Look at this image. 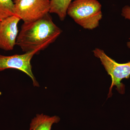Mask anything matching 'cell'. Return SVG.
I'll return each mask as SVG.
<instances>
[{"label":"cell","mask_w":130,"mask_h":130,"mask_svg":"<svg viewBox=\"0 0 130 130\" xmlns=\"http://www.w3.org/2000/svg\"><path fill=\"white\" fill-rule=\"evenodd\" d=\"M67 14L84 29L93 30L102 19V5L98 0H74L68 8Z\"/></svg>","instance_id":"cell-2"},{"label":"cell","mask_w":130,"mask_h":130,"mask_svg":"<svg viewBox=\"0 0 130 130\" xmlns=\"http://www.w3.org/2000/svg\"><path fill=\"white\" fill-rule=\"evenodd\" d=\"M1 20H0V23H1Z\"/></svg>","instance_id":"cell-12"},{"label":"cell","mask_w":130,"mask_h":130,"mask_svg":"<svg viewBox=\"0 0 130 130\" xmlns=\"http://www.w3.org/2000/svg\"><path fill=\"white\" fill-rule=\"evenodd\" d=\"M21 20L16 15L3 20L0 23V49L11 51L16 45L19 35L18 24Z\"/></svg>","instance_id":"cell-6"},{"label":"cell","mask_w":130,"mask_h":130,"mask_svg":"<svg viewBox=\"0 0 130 130\" xmlns=\"http://www.w3.org/2000/svg\"><path fill=\"white\" fill-rule=\"evenodd\" d=\"M43 49V48H39L22 54L11 56L0 54V71L8 69L19 70L30 77L32 80L33 86L39 87V84L32 73L31 61L35 54Z\"/></svg>","instance_id":"cell-5"},{"label":"cell","mask_w":130,"mask_h":130,"mask_svg":"<svg viewBox=\"0 0 130 130\" xmlns=\"http://www.w3.org/2000/svg\"><path fill=\"white\" fill-rule=\"evenodd\" d=\"M49 13L36 21L24 23L21 26L16 45L25 53L39 48H46L61 34L62 30Z\"/></svg>","instance_id":"cell-1"},{"label":"cell","mask_w":130,"mask_h":130,"mask_svg":"<svg viewBox=\"0 0 130 130\" xmlns=\"http://www.w3.org/2000/svg\"><path fill=\"white\" fill-rule=\"evenodd\" d=\"M94 55L100 59L108 74L111 78V84L109 89L108 98L111 97L112 94V89L116 86V89L120 94L125 93V85L121 81L130 77V61L125 63H117L106 54L103 50L96 48L93 51Z\"/></svg>","instance_id":"cell-3"},{"label":"cell","mask_w":130,"mask_h":130,"mask_svg":"<svg viewBox=\"0 0 130 130\" xmlns=\"http://www.w3.org/2000/svg\"><path fill=\"white\" fill-rule=\"evenodd\" d=\"M121 15L126 19H128L130 21V6L126 5L122 8Z\"/></svg>","instance_id":"cell-10"},{"label":"cell","mask_w":130,"mask_h":130,"mask_svg":"<svg viewBox=\"0 0 130 130\" xmlns=\"http://www.w3.org/2000/svg\"><path fill=\"white\" fill-rule=\"evenodd\" d=\"M58 116H50L43 113L37 114L31 119L30 124V130H51L54 124L60 121Z\"/></svg>","instance_id":"cell-7"},{"label":"cell","mask_w":130,"mask_h":130,"mask_svg":"<svg viewBox=\"0 0 130 130\" xmlns=\"http://www.w3.org/2000/svg\"><path fill=\"white\" fill-rule=\"evenodd\" d=\"M72 0H51L50 13L57 14L61 21H63L67 14L68 8Z\"/></svg>","instance_id":"cell-8"},{"label":"cell","mask_w":130,"mask_h":130,"mask_svg":"<svg viewBox=\"0 0 130 130\" xmlns=\"http://www.w3.org/2000/svg\"><path fill=\"white\" fill-rule=\"evenodd\" d=\"M51 0H13L14 13L24 23L32 22L50 13Z\"/></svg>","instance_id":"cell-4"},{"label":"cell","mask_w":130,"mask_h":130,"mask_svg":"<svg viewBox=\"0 0 130 130\" xmlns=\"http://www.w3.org/2000/svg\"><path fill=\"white\" fill-rule=\"evenodd\" d=\"M14 15L13 0H0V20Z\"/></svg>","instance_id":"cell-9"},{"label":"cell","mask_w":130,"mask_h":130,"mask_svg":"<svg viewBox=\"0 0 130 130\" xmlns=\"http://www.w3.org/2000/svg\"><path fill=\"white\" fill-rule=\"evenodd\" d=\"M129 41L127 42V46L129 48H130V38H129Z\"/></svg>","instance_id":"cell-11"}]
</instances>
